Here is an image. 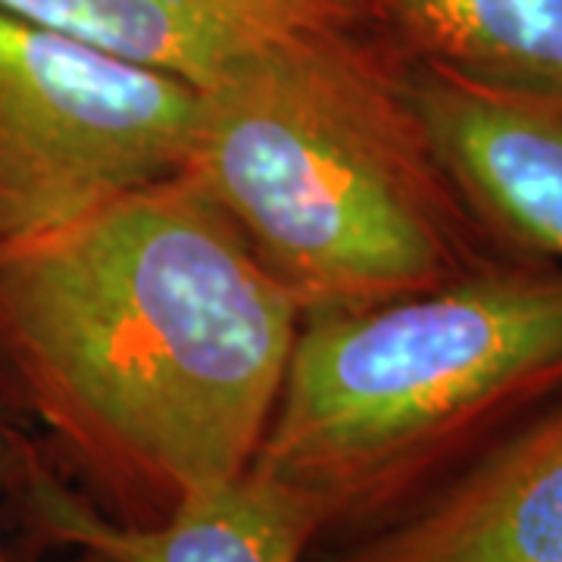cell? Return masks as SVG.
I'll list each match as a JSON object with an SVG mask.
<instances>
[{"instance_id":"obj_8","label":"cell","mask_w":562,"mask_h":562,"mask_svg":"<svg viewBox=\"0 0 562 562\" xmlns=\"http://www.w3.org/2000/svg\"><path fill=\"white\" fill-rule=\"evenodd\" d=\"M7 494L41 543L116 562H306L316 541L301 509L247 472L191 494L166 522L135 528L101 516L32 441Z\"/></svg>"},{"instance_id":"obj_9","label":"cell","mask_w":562,"mask_h":562,"mask_svg":"<svg viewBox=\"0 0 562 562\" xmlns=\"http://www.w3.org/2000/svg\"><path fill=\"white\" fill-rule=\"evenodd\" d=\"M419 63L472 79L562 88V0H382Z\"/></svg>"},{"instance_id":"obj_7","label":"cell","mask_w":562,"mask_h":562,"mask_svg":"<svg viewBox=\"0 0 562 562\" xmlns=\"http://www.w3.org/2000/svg\"><path fill=\"white\" fill-rule=\"evenodd\" d=\"M0 10L194 91L297 41L391 29L382 0H0Z\"/></svg>"},{"instance_id":"obj_2","label":"cell","mask_w":562,"mask_h":562,"mask_svg":"<svg viewBox=\"0 0 562 562\" xmlns=\"http://www.w3.org/2000/svg\"><path fill=\"white\" fill-rule=\"evenodd\" d=\"M179 176L301 319L419 297L522 254L443 162L387 25L288 44L198 91Z\"/></svg>"},{"instance_id":"obj_10","label":"cell","mask_w":562,"mask_h":562,"mask_svg":"<svg viewBox=\"0 0 562 562\" xmlns=\"http://www.w3.org/2000/svg\"><path fill=\"white\" fill-rule=\"evenodd\" d=\"M29 441H32V438L22 431L20 422H13L7 413H0V494H7V491H10V484H13V479H16ZM0 562H29V560H16V557H10V553L3 550V543H0ZM66 562H116V560L101 557V553H94V550H76V557Z\"/></svg>"},{"instance_id":"obj_5","label":"cell","mask_w":562,"mask_h":562,"mask_svg":"<svg viewBox=\"0 0 562 562\" xmlns=\"http://www.w3.org/2000/svg\"><path fill=\"white\" fill-rule=\"evenodd\" d=\"M306 562H562V394L419 503Z\"/></svg>"},{"instance_id":"obj_4","label":"cell","mask_w":562,"mask_h":562,"mask_svg":"<svg viewBox=\"0 0 562 562\" xmlns=\"http://www.w3.org/2000/svg\"><path fill=\"white\" fill-rule=\"evenodd\" d=\"M194 110V88L0 10V247L179 176Z\"/></svg>"},{"instance_id":"obj_6","label":"cell","mask_w":562,"mask_h":562,"mask_svg":"<svg viewBox=\"0 0 562 562\" xmlns=\"http://www.w3.org/2000/svg\"><path fill=\"white\" fill-rule=\"evenodd\" d=\"M413 91L482 220L513 250L562 262V88L501 85L413 60Z\"/></svg>"},{"instance_id":"obj_3","label":"cell","mask_w":562,"mask_h":562,"mask_svg":"<svg viewBox=\"0 0 562 562\" xmlns=\"http://www.w3.org/2000/svg\"><path fill=\"white\" fill-rule=\"evenodd\" d=\"M562 394V262L506 254L419 297L303 316L247 475L316 541L387 522Z\"/></svg>"},{"instance_id":"obj_1","label":"cell","mask_w":562,"mask_h":562,"mask_svg":"<svg viewBox=\"0 0 562 562\" xmlns=\"http://www.w3.org/2000/svg\"><path fill=\"white\" fill-rule=\"evenodd\" d=\"M297 325L191 181H150L0 247V413L101 516L160 525L250 469Z\"/></svg>"}]
</instances>
